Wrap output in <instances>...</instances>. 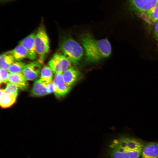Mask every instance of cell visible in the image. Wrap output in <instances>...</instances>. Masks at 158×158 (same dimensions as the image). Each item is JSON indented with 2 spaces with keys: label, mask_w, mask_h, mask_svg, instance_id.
<instances>
[{
  "label": "cell",
  "mask_w": 158,
  "mask_h": 158,
  "mask_svg": "<svg viewBox=\"0 0 158 158\" xmlns=\"http://www.w3.org/2000/svg\"><path fill=\"white\" fill-rule=\"evenodd\" d=\"M79 39L84 49L87 63L98 62L111 53V45L107 38L97 40L91 33L85 32L80 35Z\"/></svg>",
  "instance_id": "1"
},
{
  "label": "cell",
  "mask_w": 158,
  "mask_h": 158,
  "mask_svg": "<svg viewBox=\"0 0 158 158\" xmlns=\"http://www.w3.org/2000/svg\"><path fill=\"white\" fill-rule=\"evenodd\" d=\"M144 144L135 138L122 137L114 140L110 146L113 158H138Z\"/></svg>",
  "instance_id": "2"
},
{
  "label": "cell",
  "mask_w": 158,
  "mask_h": 158,
  "mask_svg": "<svg viewBox=\"0 0 158 158\" xmlns=\"http://www.w3.org/2000/svg\"><path fill=\"white\" fill-rule=\"evenodd\" d=\"M59 49L74 65H77L81 59L84 53L81 45L70 35L63 37L59 45Z\"/></svg>",
  "instance_id": "3"
},
{
  "label": "cell",
  "mask_w": 158,
  "mask_h": 158,
  "mask_svg": "<svg viewBox=\"0 0 158 158\" xmlns=\"http://www.w3.org/2000/svg\"><path fill=\"white\" fill-rule=\"evenodd\" d=\"M35 42L36 52L39 56V61L42 63L50 49L49 38L44 27H40L35 33Z\"/></svg>",
  "instance_id": "4"
},
{
  "label": "cell",
  "mask_w": 158,
  "mask_h": 158,
  "mask_svg": "<svg viewBox=\"0 0 158 158\" xmlns=\"http://www.w3.org/2000/svg\"><path fill=\"white\" fill-rule=\"evenodd\" d=\"M71 61L63 54L55 53L48 62L49 66L56 74L63 73L71 66Z\"/></svg>",
  "instance_id": "5"
},
{
  "label": "cell",
  "mask_w": 158,
  "mask_h": 158,
  "mask_svg": "<svg viewBox=\"0 0 158 158\" xmlns=\"http://www.w3.org/2000/svg\"><path fill=\"white\" fill-rule=\"evenodd\" d=\"M53 82L55 87L54 93L57 97L65 96L70 91L72 87L66 84L63 79L62 73L55 74Z\"/></svg>",
  "instance_id": "6"
},
{
  "label": "cell",
  "mask_w": 158,
  "mask_h": 158,
  "mask_svg": "<svg viewBox=\"0 0 158 158\" xmlns=\"http://www.w3.org/2000/svg\"><path fill=\"white\" fill-rule=\"evenodd\" d=\"M130 2L134 10L140 14L158 4V0H130Z\"/></svg>",
  "instance_id": "7"
},
{
  "label": "cell",
  "mask_w": 158,
  "mask_h": 158,
  "mask_svg": "<svg viewBox=\"0 0 158 158\" xmlns=\"http://www.w3.org/2000/svg\"><path fill=\"white\" fill-rule=\"evenodd\" d=\"M40 63L36 61L26 64L23 74L28 80H33L39 76L41 71Z\"/></svg>",
  "instance_id": "8"
},
{
  "label": "cell",
  "mask_w": 158,
  "mask_h": 158,
  "mask_svg": "<svg viewBox=\"0 0 158 158\" xmlns=\"http://www.w3.org/2000/svg\"><path fill=\"white\" fill-rule=\"evenodd\" d=\"M35 33H32L21 40L19 44L25 48L28 54V58L32 60L36 59L37 56L35 44Z\"/></svg>",
  "instance_id": "9"
},
{
  "label": "cell",
  "mask_w": 158,
  "mask_h": 158,
  "mask_svg": "<svg viewBox=\"0 0 158 158\" xmlns=\"http://www.w3.org/2000/svg\"><path fill=\"white\" fill-rule=\"evenodd\" d=\"M80 75L79 70L76 67L71 66L62 73L63 80L68 86L72 87L79 79Z\"/></svg>",
  "instance_id": "10"
},
{
  "label": "cell",
  "mask_w": 158,
  "mask_h": 158,
  "mask_svg": "<svg viewBox=\"0 0 158 158\" xmlns=\"http://www.w3.org/2000/svg\"><path fill=\"white\" fill-rule=\"evenodd\" d=\"M27 80L23 73H10L8 79V82L15 84L18 88L23 90H27L28 87Z\"/></svg>",
  "instance_id": "11"
},
{
  "label": "cell",
  "mask_w": 158,
  "mask_h": 158,
  "mask_svg": "<svg viewBox=\"0 0 158 158\" xmlns=\"http://www.w3.org/2000/svg\"><path fill=\"white\" fill-rule=\"evenodd\" d=\"M142 158H158V142H151L144 145Z\"/></svg>",
  "instance_id": "12"
},
{
  "label": "cell",
  "mask_w": 158,
  "mask_h": 158,
  "mask_svg": "<svg viewBox=\"0 0 158 158\" xmlns=\"http://www.w3.org/2000/svg\"><path fill=\"white\" fill-rule=\"evenodd\" d=\"M140 16L147 23L155 24L158 20V4L149 10L141 13Z\"/></svg>",
  "instance_id": "13"
},
{
  "label": "cell",
  "mask_w": 158,
  "mask_h": 158,
  "mask_svg": "<svg viewBox=\"0 0 158 158\" xmlns=\"http://www.w3.org/2000/svg\"><path fill=\"white\" fill-rule=\"evenodd\" d=\"M47 83L40 79L36 80L31 92V95L34 96L40 97L48 94L46 90Z\"/></svg>",
  "instance_id": "14"
},
{
  "label": "cell",
  "mask_w": 158,
  "mask_h": 158,
  "mask_svg": "<svg viewBox=\"0 0 158 158\" xmlns=\"http://www.w3.org/2000/svg\"><path fill=\"white\" fill-rule=\"evenodd\" d=\"M9 52L16 61H21L23 59L28 58V54L26 49L23 46L19 44Z\"/></svg>",
  "instance_id": "15"
},
{
  "label": "cell",
  "mask_w": 158,
  "mask_h": 158,
  "mask_svg": "<svg viewBox=\"0 0 158 158\" xmlns=\"http://www.w3.org/2000/svg\"><path fill=\"white\" fill-rule=\"evenodd\" d=\"M17 95V94L4 93L0 97L1 107L4 109L11 107L15 102Z\"/></svg>",
  "instance_id": "16"
},
{
  "label": "cell",
  "mask_w": 158,
  "mask_h": 158,
  "mask_svg": "<svg viewBox=\"0 0 158 158\" xmlns=\"http://www.w3.org/2000/svg\"><path fill=\"white\" fill-rule=\"evenodd\" d=\"M16 61L9 51L1 54L0 57V68L7 70Z\"/></svg>",
  "instance_id": "17"
},
{
  "label": "cell",
  "mask_w": 158,
  "mask_h": 158,
  "mask_svg": "<svg viewBox=\"0 0 158 158\" xmlns=\"http://www.w3.org/2000/svg\"><path fill=\"white\" fill-rule=\"evenodd\" d=\"M53 71L49 66H45L40 72V79L47 83L53 82Z\"/></svg>",
  "instance_id": "18"
},
{
  "label": "cell",
  "mask_w": 158,
  "mask_h": 158,
  "mask_svg": "<svg viewBox=\"0 0 158 158\" xmlns=\"http://www.w3.org/2000/svg\"><path fill=\"white\" fill-rule=\"evenodd\" d=\"M26 64L23 62H14L9 68L8 71L10 73H23L24 68Z\"/></svg>",
  "instance_id": "19"
},
{
  "label": "cell",
  "mask_w": 158,
  "mask_h": 158,
  "mask_svg": "<svg viewBox=\"0 0 158 158\" xmlns=\"http://www.w3.org/2000/svg\"><path fill=\"white\" fill-rule=\"evenodd\" d=\"M18 87L15 84L8 82L6 86L4 89V94H18Z\"/></svg>",
  "instance_id": "20"
},
{
  "label": "cell",
  "mask_w": 158,
  "mask_h": 158,
  "mask_svg": "<svg viewBox=\"0 0 158 158\" xmlns=\"http://www.w3.org/2000/svg\"><path fill=\"white\" fill-rule=\"evenodd\" d=\"M0 84L2 83H7L8 82V79L9 74L7 70L0 68Z\"/></svg>",
  "instance_id": "21"
},
{
  "label": "cell",
  "mask_w": 158,
  "mask_h": 158,
  "mask_svg": "<svg viewBox=\"0 0 158 158\" xmlns=\"http://www.w3.org/2000/svg\"><path fill=\"white\" fill-rule=\"evenodd\" d=\"M55 89V86L52 82L48 83L46 86L47 91L48 94L54 92Z\"/></svg>",
  "instance_id": "22"
},
{
  "label": "cell",
  "mask_w": 158,
  "mask_h": 158,
  "mask_svg": "<svg viewBox=\"0 0 158 158\" xmlns=\"http://www.w3.org/2000/svg\"><path fill=\"white\" fill-rule=\"evenodd\" d=\"M154 34L155 39L158 41V20L155 24Z\"/></svg>",
  "instance_id": "23"
},
{
  "label": "cell",
  "mask_w": 158,
  "mask_h": 158,
  "mask_svg": "<svg viewBox=\"0 0 158 158\" xmlns=\"http://www.w3.org/2000/svg\"><path fill=\"white\" fill-rule=\"evenodd\" d=\"M4 89H0V97H1L4 94Z\"/></svg>",
  "instance_id": "24"
},
{
  "label": "cell",
  "mask_w": 158,
  "mask_h": 158,
  "mask_svg": "<svg viewBox=\"0 0 158 158\" xmlns=\"http://www.w3.org/2000/svg\"><path fill=\"white\" fill-rule=\"evenodd\" d=\"M4 0V1H7V0Z\"/></svg>",
  "instance_id": "25"
},
{
  "label": "cell",
  "mask_w": 158,
  "mask_h": 158,
  "mask_svg": "<svg viewBox=\"0 0 158 158\" xmlns=\"http://www.w3.org/2000/svg\"></svg>",
  "instance_id": "26"
}]
</instances>
